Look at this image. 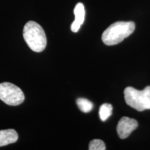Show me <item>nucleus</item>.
Instances as JSON below:
<instances>
[{"label":"nucleus","instance_id":"nucleus-3","mask_svg":"<svg viewBox=\"0 0 150 150\" xmlns=\"http://www.w3.org/2000/svg\"><path fill=\"white\" fill-rule=\"evenodd\" d=\"M124 94L125 102L131 108L138 111L150 109V86H147L142 91L127 87Z\"/></svg>","mask_w":150,"mask_h":150},{"label":"nucleus","instance_id":"nucleus-5","mask_svg":"<svg viewBox=\"0 0 150 150\" xmlns=\"http://www.w3.org/2000/svg\"><path fill=\"white\" fill-rule=\"evenodd\" d=\"M138 122L136 120L127 117H122L117 126L118 136L122 139H125L129 136V135L138 127Z\"/></svg>","mask_w":150,"mask_h":150},{"label":"nucleus","instance_id":"nucleus-6","mask_svg":"<svg viewBox=\"0 0 150 150\" xmlns=\"http://www.w3.org/2000/svg\"><path fill=\"white\" fill-rule=\"evenodd\" d=\"M75 16L74 21L71 24V30L72 32L76 33L79 30L81 26L83 24L85 20V8L82 3H78L74 9Z\"/></svg>","mask_w":150,"mask_h":150},{"label":"nucleus","instance_id":"nucleus-9","mask_svg":"<svg viewBox=\"0 0 150 150\" xmlns=\"http://www.w3.org/2000/svg\"><path fill=\"white\" fill-rule=\"evenodd\" d=\"M76 104L79 109L83 112H89L93 108V104L88 99L84 98H79L76 100Z\"/></svg>","mask_w":150,"mask_h":150},{"label":"nucleus","instance_id":"nucleus-1","mask_svg":"<svg viewBox=\"0 0 150 150\" xmlns=\"http://www.w3.org/2000/svg\"><path fill=\"white\" fill-rule=\"evenodd\" d=\"M134 30L135 23L133 22H115L104 31L102 40L106 45H115L129 37Z\"/></svg>","mask_w":150,"mask_h":150},{"label":"nucleus","instance_id":"nucleus-4","mask_svg":"<svg viewBox=\"0 0 150 150\" xmlns=\"http://www.w3.org/2000/svg\"><path fill=\"white\" fill-rule=\"evenodd\" d=\"M0 99L10 106H18L23 103L24 95L17 86L4 82L0 83Z\"/></svg>","mask_w":150,"mask_h":150},{"label":"nucleus","instance_id":"nucleus-2","mask_svg":"<svg viewBox=\"0 0 150 150\" xmlns=\"http://www.w3.org/2000/svg\"><path fill=\"white\" fill-rule=\"evenodd\" d=\"M23 37L29 48L35 52H41L47 46V37L44 29L34 21H29L24 25Z\"/></svg>","mask_w":150,"mask_h":150},{"label":"nucleus","instance_id":"nucleus-7","mask_svg":"<svg viewBox=\"0 0 150 150\" xmlns=\"http://www.w3.org/2000/svg\"><path fill=\"white\" fill-rule=\"evenodd\" d=\"M18 139V133L14 129L0 130V147L14 143Z\"/></svg>","mask_w":150,"mask_h":150},{"label":"nucleus","instance_id":"nucleus-8","mask_svg":"<svg viewBox=\"0 0 150 150\" xmlns=\"http://www.w3.org/2000/svg\"><path fill=\"white\" fill-rule=\"evenodd\" d=\"M112 106L110 104H104L99 108V117L102 120V121L104 122L108 120V117L112 115Z\"/></svg>","mask_w":150,"mask_h":150},{"label":"nucleus","instance_id":"nucleus-10","mask_svg":"<svg viewBox=\"0 0 150 150\" xmlns=\"http://www.w3.org/2000/svg\"><path fill=\"white\" fill-rule=\"evenodd\" d=\"M90 150H105L106 145L102 140L95 139L91 140L89 144Z\"/></svg>","mask_w":150,"mask_h":150}]
</instances>
